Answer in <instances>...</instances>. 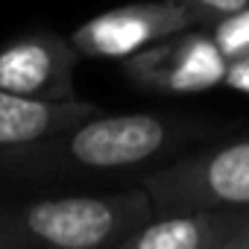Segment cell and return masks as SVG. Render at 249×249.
Wrapping results in <instances>:
<instances>
[{
	"label": "cell",
	"mask_w": 249,
	"mask_h": 249,
	"mask_svg": "<svg viewBox=\"0 0 249 249\" xmlns=\"http://www.w3.org/2000/svg\"><path fill=\"white\" fill-rule=\"evenodd\" d=\"M205 120L103 108L82 117L71 129L36 147L15 170L12 182H97L147 176L164 161L182 156L194 141L208 135Z\"/></svg>",
	"instance_id": "6da1fadb"
},
{
	"label": "cell",
	"mask_w": 249,
	"mask_h": 249,
	"mask_svg": "<svg viewBox=\"0 0 249 249\" xmlns=\"http://www.w3.org/2000/svg\"><path fill=\"white\" fill-rule=\"evenodd\" d=\"M153 217L147 191L71 194L0 205V249H120Z\"/></svg>",
	"instance_id": "7a4b0ae2"
},
{
	"label": "cell",
	"mask_w": 249,
	"mask_h": 249,
	"mask_svg": "<svg viewBox=\"0 0 249 249\" xmlns=\"http://www.w3.org/2000/svg\"><path fill=\"white\" fill-rule=\"evenodd\" d=\"M153 214L249 208V135L182 153L141 176Z\"/></svg>",
	"instance_id": "3957f363"
},
{
	"label": "cell",
	"mask_w": 249,
	"mask_h": 249,
	"mask_svg": "<svg viewBox=\"0 0 249 249\" xmlns=\"http://www.w3.org/2000/svg\"><path fill=\"white\" fill-rule=\"evenodd\" d=\"M135 88L164 97L202 94L226 85L229 59L208 27H188L120 62Z\"/></svg>",
	"instance_id": "277c9868"
},
{
	"label": "cell",
	"mask_w": 249,
	"mask_h": 249,
	"mask_svg": "<svg viewBox=\"0 0 249 249\" xmlns=\"http://www.w3.org/2000/svg\"><path fill=\"white\" fill-rule=\"evenodd\" d=\"M188 27L196 24L179 0H144V3H126L88 18L71 33V41L82 59L123 62Z\"/></svg>",
	"instance_id": "5b68a950"
},
{
	"label": "cell",
	"mask_w": 249,
	"mask_h": 249,
	"mask_svg": "<svg viewBox=\"0 0 249 249\" xmlns=\"http://www.w3.org/2000/svg\"><path fill=\"white\" fill-rule=\"evenodd\" d=\"M79 62L82 56L71 38L36 30L0 47V88L47 103L79 100L73 88V71Z\"/></svg>",
	"instance_id": "8992f818"
},
{
	"label": "cell",
	"mask_w": 249,
	"mask_h": 249,
	"mask_svg": "<svg viewBox=\"0 0 249 249\" xmlns=\"http://www.w3.org/2000/svg\"><path fill=\"white\" fill-rule=\"evenodd\" d=\"M94 111H100L97 103L85 100L47 103L0 88V179H9L12 170L36 147L71 129L73 123H79Z\"/></svg>",
	"instance_id": "52a82bcc"
},
{
	"label": "cell",
	"mask_w": 249,
	"mask_h": 249,
	"mask_svg": "<svg viewBox=\"0 0 249 249\" xmlns=\"http://www.w3.org/2000/svg\"><path fill=\"white\" fill-rule=\"evenodd\" d=\"M249 208H196L153 214L120 249H231Z\"/></svg>",
	"instance_id": "ba28073f"
},
{
	"label": "cell",
	"mask_w": 249,
	"mask_h": 249,
	"mask_svg": "<svg viewBox=\"0 0 249 249\" xmlns=\"http://www.w3.org/2000/svg\"><path fill=\"white\" fill-rule=\"evenodd\" d=\"M208 30H211L214 41L220 44V50L226 53L229 62L240 59V56H249V6L214 21Z\"/></svg>",
	"instance_id": "9c48e42d"
},
{
	"label": "cell",
	"mask_w": 249,
	"mask_h": 249,
	"mask_svg": "<svg viewBox=\"0 0 249 249\" xmlns=\"http://www.w3.org/2000/svg\"><path fill=\"white\" fill-rule=\"evenodd\" d=\"M179 3L191 12L196 27H211L214 21L231 15V12L246 9L249 0H179Z\"/></svg>",
	"instance_id": "30bf717a"
},
{
	"label": "cell",
	"mask_w": 249,
	"mask_h": 249,
	"mask_svg": "<svg viewBox=\"0 0 249 249\" xmlns=\"http://www.w3.org/2000/svg\"><path fill=\"white\" fill-rule=\"evenodd\" d=\"M226 85L234 88V91H240V94H249V56H240V59L229 62Z\"/></svg>",
	"instance_id": "8fae6325"
},
{
	"label": "cell",
	"mask_w": 249,
	"mask_h": 249,
	"mask_svg": "<svg viewBox=\"0 0 249 249\" xmlns=\"http://www.w3.org/2000/svg\"><path fill=\"white\" fill-rule=\"evenodd\" d=\"M231 249H249V214H246V223H243V229L234 234V240H231Z\"/></svg>",
	"instance_id": "7c38bea8"
}]
</instances>
